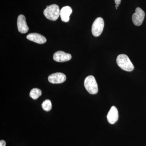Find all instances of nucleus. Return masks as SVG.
I'll list each match as a JSON object with an SVG mask.
<instances>
[{"mask_svg":"<svg viewBox=\"0 0 146 146\" xmlns=\"http://www.w3.org/2000/svg\"><path fill=\"white\" fill-rule=\"evenodd\" d=\"M66 76L64 74L57 72L50 75L48 78V80L52 84L63 83L66 80Z\"/></svg>","mask_w":146,"mask_h":146,"instance_id":"nucleus-6","label":"nucleus"},{"mask_svg":"<svg viewBox=\"0 0 146 146\" xmlns=\"http://www.w3.org/2000/svg\"><path fill=\"white\" fill-rule=\"evenodd\" d=\"M145 17V13L144 11L140 7H137L135 10V13L132 15L133 23L137 26H141L143 23Z\"/></svg>","mask_w":146,"mask_h":146,"instance_id":"nucleus-5","label":"nucleus"},{"mask_svg":"<svg viewBox=\"0 0 146 146\" xmlns=\"http://www.w3.org/2000/svg\"><path fill=\"white\" fill-rule=\"evenodd\" d=\"M108 121L111 124L115 123L119 119V112L117 108L112 106L108 113L107 115Z\"/></svg>","mask_w":146,"mask_h":146,"instance_id":"nucleus-9","label":"nucleus"},{"mask_svg":"<svg viewBox=\"0 0 146 146\" xmlns=\"http://www.w3.org/2000/svg\"><path fill=\"white\" fill-rule=\"evenodd\" d=\"M29 95L33 99L36 100L42 95V91L38 88H33L30 92Z\"/></svg>","mask_w":146,"mask_h":146,"instance_id":"nucleus-12","label":"nucleus"},{"mask_svg":"<svg viewBox=\"0 0 146 146\" xmlns=\"http://www.w3.org/2000/svg\"><path fill=\"white\" fill-rule=\"evenodd\" d=\"M116 61L118 66L123 70L131 72L134 69V66L126 55H119L117 57Z\"/></svg>","mask_w":146,"mask_h":146,"instance_id":"nucleus-1","label":"nucleus"},{"mask_svg":"<svg viewBox=\"0 0 146 146\" xmlns=\"http://www.w3.org/2000/svg\"><path fill=\"white\" fill-rule=\"evenodd\" d=\"M27 39L39 44H43L46 42V39L42 35L37 33H31L28 35Z\"/></svg>","mask_w":146,"mask_h":146,"instance_id":"nucleus-10","label":"nucleus"},{"mask_svg":"<svg viewBox=\"0 0 146 146\" xmlns=\"http://www.w3.org/2000/svg\"><path fill=\"white\" fill-rule=\"evenodd\" d=\"M119 6V5L116 4V5H115V7H116V8L117 9L118 7Z\"/></svg>","mask_w":146,"mask_h":146,"instance_id":"nucleus-16","label":"nucleus"},{"mask_svg":"<svg viewBox=\"0 0 146 146\" xmlns=\"http://www.w3.org/2000/svg\"><path fill=\"white\" fill-rule=\"evenodd\" d=\"M72 12V9L70 6L64 7L60 10V16L61 21L64 22H68L70 20V16Z\"/></svg>","mask_w":146,"mask_h":146,"instance_id":"nucleus-11","label":"nucleus"},{"mask_svg":"<svg viewBox=\"0 0 146 146\" xmlns=\"http://www.w3.org/2000/svg\"><path fill=\"white\" fill-rule=\"evenodd\" d=\"M72 58L70 54L65 53L62 51H58L55 53L53 55V59L55 61L58 62H64L69 61Z\"/></svg>","mask_w":146,"mask_h":146,"instance_id":"nucleus-8","label":"nucleus"},{"mask_svg":"<svg viewBox=\"0 0 146 146\" xmlns=\"http://www.w3.org/2000/svg\"><path fill=\"white\" fill-rule=\"evenodd\" d=\"M17 26L18 31L21 33H26L29 31V27L27 24L25 17L24 15H20L18 16Z\"/></svg>","mask_w":146,"mask_h":146,"instance_id":"nucleus-7","label":"nucleus"},{"mask_svg":"<svg viewBox=\"0 0 146 146\" xmlns=\"http://www.w3.org/2000/svg\"><path fill=\"white\" fill-rule=\"evenodd\" d=\"M121 0H115V3L116 4L119 5L121 3Z\"/></svg>","mask_w":146,"mask_h":146,"instance_id":"nucleus-15","label":"nucleus"},{"mask_svg":"<svg viewBox=\"0 0 146 146\" xmlns=\"http://www.w3.org/2000/svg\"><path fill=\"white\" fill-rule=\"evenodd\" d=\"M6 142L4 140H1L0 141V146H5Z\"/></svg>","mask_w":146,"mask_h":146,"instance_id":"nucleus-14","label":"nucleus"},{"mask_svg":"<svg viewBox=\"0 0 146 146\" xmlns=\"http://www.w3.org/2000/svg\"><path fill=\"white\" fill-rule=\"evenodd\" d=\"M84 85L89 94L94 95L98 91V84L94 76L90 75L86 77L84 80Z\"/></svg>","mask_w":146,"mask_h":146,"instance_id":"nucleus-3","label":"nucleus"},{"mask_svg":"<svg viewBox=\"0 0 146 146\" xmlns=\"http://www.w3.org/2000/svg\"><path fill=\"white\" fill-rule=\"evenodd\" d=\"M104 22L101 17L96 18L93 23L92 27V33L94 36H98L101 35L103 31Z\"/></svg>","mask_w":146,"mask_h":146,"instance_id":"nucleus-4","label":"nucleus"},{"mask_svg":"<svg viewBox=\"0 0 146 146\" xmlns=\"http://www.w3.org/2000/svg\"><path fill=\"white\" fill-rule=\"evenodd\" d=\"M42 107L45 111H47V112L50 111L52 107L51 102L49 100H45L42 103Z\"/></svg>","mask_w":146,"mask_h":146,"instance_id":"nucleus-13","label":"nucleus"},{"mask_svg":"<svg viewBox=\"0 0 146 146\" xmlns=\"http://www.w3.org/2000/svg\"><path fill=\"white\" fill-rule=\"evenodd\" d=\"M44 14L45 17L50 21H55L60 16V10L59 7L56 4H52L47 6L44 10Z\"/></svg>","mask_w":146,"mask_h":146,"instance_id":"nucleus-2","label":"nucleus"}]
</instances>
